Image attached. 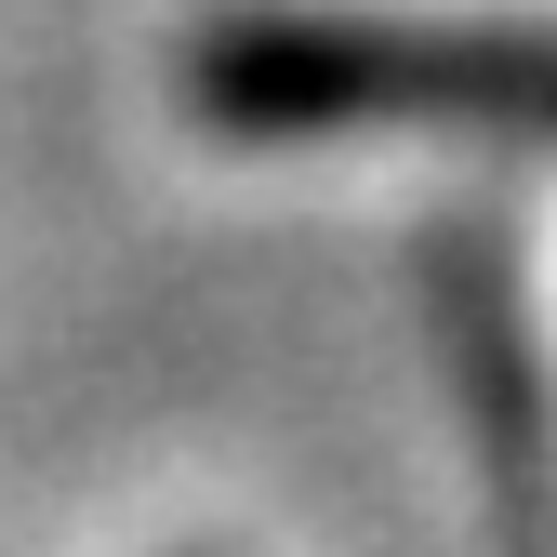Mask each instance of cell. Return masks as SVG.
<instances>
[{
  "label": "cell",
  "instance_id": "6da1fadb",
  "mask_svg": "<svg viewBox=\"0 0 557 557\" xmlns=\"http://www.w3.org/2000/svg\"><path fill=\"white\" fill-rule=\"evenodd\" d=\"M186 107L239 147L319 133H492L557 147V27H425V14H213L186 40Z\"/></svg>",
  "mask_w": 557,
  "mask_h": 557
},
{
  "label": "cell",
  "instance_id": "7a4b0ae2",
  "mask_svg": "<svg viewBox=\"0 0 557 557\" xmlns=\"http://www.w3.org/2000/svg\"><path fill=\"white\" fill-rule=\"evenodd\" d=\"M438 332H451V372L478 398V451H492L505 505H531L557 478V385H544L531 293H518V265L492 252V226H451V252H438Z\"/></svg>",
  "mask_w": 557,
  "mask_h": 557
}]
</instances>
